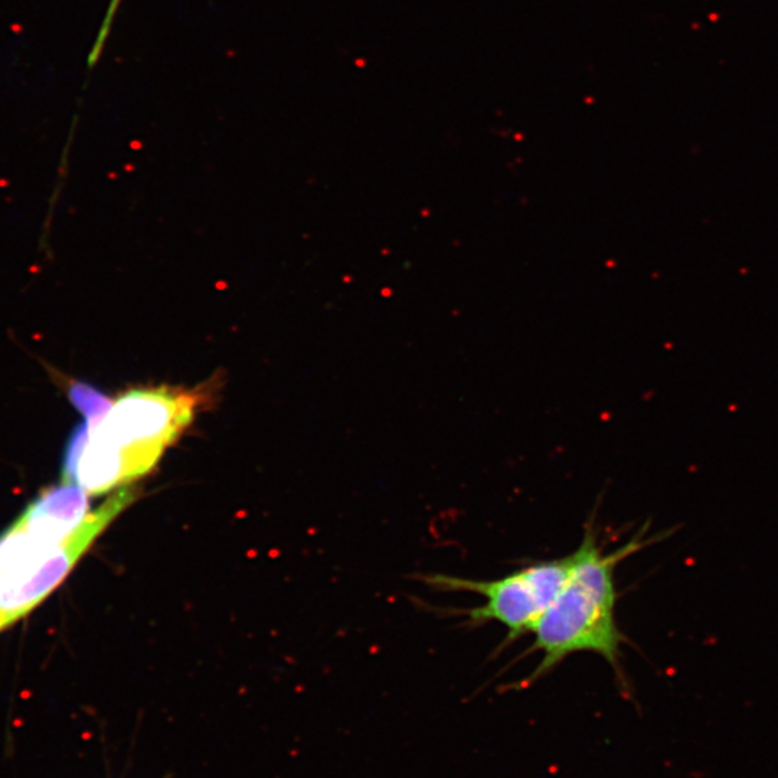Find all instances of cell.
<instances>
[{
  "mask_svg": "<svg viewBox=\"0 0 778 778\" xmlns=\"http://www.w3.org/2000/svg\"><path fill=\"white\" fill-rule=\"evenodd\" d=\"M68 395L74 407L86 417L88 426H96L109 413L113 402L103 392L83 382H73Z\"/></svg>",
  "mask_w": 778,
  "mask_h": 778,
  "instance_id": "6",
  "label": "cell"
},
{
  "mask_svg": "<svg viewBox=\"0 0 778 778\" xmlns=\"http://www.w3.org/2000/svg\"><path fill=\"white\" fill-rule=\"evenodd\" d=\"M199 402L198 392L133 389L113 402L100 423L87 424L88 436L120 450L130 483L155 467L166 447L192 423Z\"/></svg>",
  "mask_w": 778,
  "mask_h": 778,
  "instance_id": "2",
  "label": "cell"
},
{
  "mask_svg": "<svg viewBox=\"0 0 778 778\" xmlns=\"http://www.w3.org/2000/svg\"><path fill=\"white\" fill-rule=\"evenodd\" d=\"M136 499L133 489H123L88 515L64 541L38 560L18 570L0 574V620L15 623L39 606L73 571L75 564L98 535Z\"/></svg>",
  "mask_w": 778,
  "mask_h": 778,
  "instance_id": "4",
  "label": "cell"
},
{
  "mask_svg": "<svg viewBox=\"0 0 778 778\" xmlns=\"http://www.w3.org/2000/svg\"><path fill=\"white\" fill-rule=\"evenodd\" d=\"M574 565V555L525 565L505 577L490 581L467 580L446 574L421 575L431 590L473 593L485 598L482 606L457 610L469 624L498 623L508 632V642L531 634L552 601L564 587Z\"/></svg>",
  "mask_w": 778,
  "mask_h": 778,
  "instance_id": "3",
  "label": "cell"
},
{
  "mask_svg": "<svg viewBox=\"0 0 778 778\" xmlns=\"http://www.w3.org/2000/svg\"><path fill=\"white\" fill-rule=\"evenodd\" d=\"M88 493L74 483H62L38 496L13 523L41 554L60 545L87 518Z\"/></svg>",
  "mask_w": 778,
  "mask_h": 778,
  "instance_id": "5",
  "label": "cell"
},
{
  "mask_svg": "<svg viewBox=\"0 0 778 778\" xmlns=\"http://www.w3.org/2000/svg\"><path fill=\"white\" fill-rule=\"evenodd\" d=\"M5 629V626H3L2 620H0V630Z\"/></svg>",
  "mask_w": 778,
  "mask_h": 778,
  "instance_id": "9",
  "label": "cell"
},
{
  "mask_svg": "<svg viewBox=\"0 0 778 778\" xmlns=\"http://www.w3.org/2000/svg\"><path fill=\"white\" fill-rule=\"evenodd\" d=\"M640 529L627 544L604 551L594 526L585 529L580 547L572 552L574 565L558 596L536 624L532 652L541 653V662L528 678L512 686L523 691L541 681L567 657L594 653L603 657L616 673L620 691L632 698L623 672V643L627 642L617 621L616 570L621 562L653 544Z\"/></svg>",
  "mask_w": 778,
  "mask_h": 778,
  "instance_id": "1",
  "label": "cell"
},
{
  "mask_svg": "<svg viewBox=\"0 0 778 778\" xmlns=\"http://www.w3.org/2000/svg\"><path fill=\"white\" fill-rule=\"evenodd\" d=\"M123 0H110L109 8H107L106 16H104L103 25H101L100 31H98L96 42H94L93 49H91L90 55H88V67L93 68L94 64H97L100 60L103 49L106 47L107 39L110 37L111 28H113L114 19H116L117 12H119L120 6H122Z\"/></svg>",
  "mask_w": 778,
  "mask_h": 778,
  "instance_id": "8",
  "label": "cell"
},
{
  "mask_svg": "<svg viewBox=\"0 0 778 778\" xmlns=\"http://www.w3.org/2000/svg\"><path fill=\"white\" fill-rule=\"evenodd\" d=\"M87 441L88 426L87 423H84L80 427L75 428L73 436L70 437L67 447H65L64 466H62V480H64V483L75 482L78 460H80L81 454H83Z\"/></svg>",
  "mask_w": 778,
  "mask_h": 778,
  "instance_id": "7",
  "label": "cell"
}]
</instances>
